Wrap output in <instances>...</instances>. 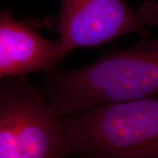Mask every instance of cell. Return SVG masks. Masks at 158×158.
Returning <instances> with one entry per match:
<instances>
[{"mask_svg": "<svg viewBox=\"0 0 158 158\" xmlns=\"http://www.w3.org/2000/svg\"><path fill=\"white\" fill-rule=\"evenodd\" d=\"M43 83L49 102L62 117L158 96V39L143 38L81 68L45 73Z\"/></svg>", "mask_w": 158, "mask_h": 158, "instance_id": "1", "label": "cell"}, {"mask_svg": "<svg viewBox=\"0 0 158 158\" xmlns=\"http://www.w3.org/2000/svg\"><path fill=\"white\" fill-rule=\"evenodd\" d=\"M81 158H109L107 157H105V156L102 155H90V156H86V157H82Z\"/></svg>", "mask_w": 158, "mask_h": 158, "instance_id": "6", "label": "cell"}, {"mask_svg": "<svg viewBox=\"0 0 158 158\" xmlns=\"http://www.w3.org/2000/svg\"><path fill=\"white\" fill-rule=\"evenodd\" d=\"M62 117L27 76L0 81V158H64Z\"/></svg>", "mask_w": 158, "mask_h": 158, "instance_id": "3", "label": "cell"}, {"mask_svg": "<svg viewBox=\"0 0 158 158\" xmlns=\"http://www.w3.org/2000/svg\"><path fill=\"white\" fill-rule=\"evenodd\" d=\"M63 57L60 40L49 41L32 25L13 19L11 12L0 15V78L27 76L54 70Z\"/></svg>", "mask_w": 158, "mask_h": 158, "instance_id": "5", "label": "cell"}, {"mask_svg": "<svg viewBox=\"0 0 158 158\" xmlns=\"http://www.w3.org/2000/svg\"><path fill=\"white\" fill-rule=\"evenodd\" d=\"M65 155L158 158V96L62 117Z\"/></svg>", "mask_w": 158, "mask_h": 158, "instance_id": "2", "label": "cell"}, {"mask_svg": "<svg viewBox=\"0 0 158 158\" xmlns=\"http://www.w3.org/2000/svg\"><path fill=\"white\" fill-rule=\"evenodd\" d=\"M44 23L58 32L64 56L130 33L147 38V27L158 23V6L147 2L133 9L123 0H61L59 15Z\"/></svg>", "mask_w": 158, "mask_h": 158, "instance_id": "4", "label": "cell"}]
</instances>
